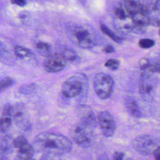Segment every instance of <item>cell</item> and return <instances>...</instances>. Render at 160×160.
Returning <instances> with one entry per match:
<instances>
[{"mask_svg": "<svg viewBox=\"0 0 160 160\" xmlns=\"http://www.w3.org/2000/svg\"><path fill=\"white\" fill-rule=\"evenodd\" d=\"M33 147L38 151L51 152L63 156L71 151L72 144L71 141L62 134L42 132L34 138Z\"/></svg>", "mask_w": 160, "mask_h": 160, "instance_id": "obj_1", "label": "cell"}, {"mask_svg": "<svg viewBox=\"0 0 160 160\" xmlns=\"http://www.w3.org/2000/svg\"><path fill=\"white\" fill-rule=\"evenodd\" d=\"M85 75L78 73L66 79L61 86V92L66 98H75L84 91L87 83Z\"/></svg>", "mask_w": 160, "mask_h": 160, "instance_id": "obj_2", "label": "cell"}, {"mask_svg": "<svg viewBox=\"0 0 160 160\" xmlns=\"http://www.w3.org/2000/svg\"><path fill=\"white\" fill-rule=\"evenodd\" d=\"M68 34L72 42L81 48L90 49L96 45L94 38L92 34L82 26H71L68 29Z\"/></svg>", "mask_w": 160, "mask_h": 160, "instance_id": "obj_3", "label": "cell"}, {"mask_svg": "<svg viewBox=\"0 0 160 160\" xmlns=\"http://www.w3.org/2000/svg\"><path fill=\"white\" fill-rule=\"evenodd\" d=\"M132 146L138 153L148 156L153 154L160 146V141L156 137L149 134H141L132 141Z\"/></svg>", "mask_w": 160, "mask_h": 160, "instance_id": "obj_4", "label": "cell"}, {"mask_svg": "<svg viewBox=\"0 0 160 160\" xmlns=\"http://www.w3.org/2000/svg\"><path fill=\"white\" fill-rule=\"evenodd\" d=\"M114 82L111 76L104 72H99L94 78L93 86L96 95L102 99L109 98L112 93Z\"/></svg>", "mask_w": 160, "mask_h": 160, "instance_id": "obj_5", "label": "cell"}, {"mask_svg": "<svg viewBox=\"0 0 160 160\" xmlns=\"http://www.w3.org/2000/svg\"><path fill=\"white\" fill-rule=\"evenodd\" d=\"M158 80L153 72H142L139 83V92L146 101H152L155 94Z\"/></svg>", "mask_w": 160, "mask_h": 160, "instance_id": "obj_6", "label": "cell"}, {"mask_svg": "<svg viewBox=\"0 0 160 160\" xmlns=\"http://www.w3.org/2000/svg\"><path fill=\"white\" fill-rule=\"evenodd\" d=\"M91 129L81 122L74 124L71 129L70 134L74 142L82 148H88L92 144Z\"/></svg>", "mask_w": 160, "mask_h": 160, "instance_id": "obj_7", "label": "cell"}, {"mask_svg": "<svg viewBox=\"0 0 160 160\" xmlns=\"http://www.w3.org/2000/svg\"><path fill=\"white\" fill-rule=\"evenodd\" d=\"M97 120L104 136L109 138L113 136L116 129V124L114 118L108 111L100 112L98 114Z\"/></svg>", "mask_w": 160, "mask_h": 160, "instance_id": "obj_8", "label": "cell"}, {"mask_svg": "<svg viewBox=\"0 0 160 160\" xmlns=\"http://www.w3.org/2000/svg\"><path fill=\"white\" fill-rule=\"evenodd\" d=\"M67 60L62 53H51L44 62V68L48 72H58L62 71L66 65Z\"/></svg>", "mask_w": 160, "mask_h": 160, "instance_id": "obj_9", "label": "cell"}, {"mask_svg": "<svg viewBox=\"0 0 160 160\" xmlns=\"http://www.w3.org/2000/svg\"><path fill=\"white\" fill-rule=\"evenodd\" d=\"M12 117L16 124L24 131L29 130L31 125L26 108L22 104H16L12 108Z\"/></svg>", "mask_w": 160, "mask_h": 160, "instance_id": "obj_10", "label": "cell"}, {"mask_svg": "<svg viewBox=\"0 0 160 160\" xmlns=\"http://www.w3.org/2000/svg\"><path fill=\"white\" fill-rule=\"evenodd\" d=\"M77 114L80 122L91 129L96 128L97 121L95 114L91 107L86 104H81L77 107Z\"/></svg>", "mask_w": 160, "mask_h": 160, "instance_id": "obj_11", "label": "cell"}, {"mask_svg": "<svg viewBox=\"0 0 160 160\" xmlns=\"http://www.w3.org/2000/svg\"><path fill=\"white\" fill-rule=\"evenodd\" d=\"M124 103L128 112L131 116L136 118H141L142 117L141 111L134 98L131 96H126L124 98Z\"/></svg>", "mask_w": 160, "mask_h": 160, "instance_id": "obj_12", "label": "cell"}, {"mask_svg": "<svg viewBox=\"0 0 160 160\" xmlns=\"http://www.w3.org/2000/svg\"><path fill=\"white\" fill-rule=\"evenodd\" d=\"M12 108L9 104H6L3 108L0 125L1 132H6L11 126Z\"/></svg>", "mask_w": 160, "mask_h": 160, "instance_id": "obj_13", "label": "cell"}, {"mask_svg": "<svg viewBox=\"0 0 160 160\" xmlns=\"http://www.w3.org/2000/svg\"><path fill=\"white\" fill-rule=\"evenodd\" d=\"M34 151V147L28 142L18 149L17 158L21 160H31L33 157Z\"/></svg>", "mask_w": 160, "mask_h": 160, "instance_id": "obj_14", "label": "cell"}, {"mask_svg": "<svg viewBox=\"0 0 160 160\" xmlns=\"http://www.w3.org/2000/svg\"><path fill=\"white\" fill-rule=\"evenodd\" d=\"M13 146V140L11 139L9 136H5L1 139V154H9L11 151Z\"/></svg>", "mask_w": 160, "mask_h": 160, "instance_id": "obj_15", "label": "cell"}, {"mask_svg": "<svg viewBox=\"0 0 160 160\" xmlns=\"http://www.w3.org/2000/svg\"><path fill=\"white\" fill-rule=\"evenodd\" d=\"M36 48L38 52L43 56L47 57L51 54V46L47 42L39 41L36 43Z\"/></svg>", "mask_w": 160, "mask_h": 160, "instance_id": "obj_16", "label": "cell"}, {"mask_svg": "<svg viewBox=\"0 0 160 160\" xmlns=\"http://www.w3.org/2000/svg\"><path fill=\"white\" fill-rule=\"evenodd\" d=\"M14 51L16 56L21 59L29 58L32 55V52L29 49L19 46H16L14 48Z\"/></svg>", "mask_w": 160, "mask_h": 160, "instance_id": "obj_17", "label": "cell"}, {"mask_svg": "<svg viewBox=\"0 0 160 160\" xmlns=\"http://www.w3.org/2000/svg\"><path fill=\"white\" fill-rule=\"evenodd\" d=\"M100 28H101V31L104 34H105L106 36H108L109 38L112 39L114 41H115L118 43H121L122 42V39L121 38L118 36L117 35H116V34L114 33L111 30H110V29H109L106 25H104L103 24H101Z\"/></svg>", "mask_w": 160, "mask_h": 160, "instance_id": "obj_18", "label": "cell"}, {"mask_svg": "<svg viewBox=\"0 0 160 160\" xmlns=\"http://www.w3.org/2000/svg\"><path fill=\"white\" fill-rule=\"evenodd\" d=\"M65 56L67 61L71 62H77L79 61V57L77 54L71 49H64L62 52Z\"/></svg>", "mask_w": 160, "mask_h": 160, "instance_id": "obj_19", "label": "cell"}, {"mask_svg": "<svg viewBox=\"0 0 160 160\" xmlns=\"http://www.w3.org/2000/svg\"><path fill=\"white\" fill-rule=\"evenodd\" d=\"M62 156L51 152H44L41 155L40 160H62Z\"/></svg>", "mask_w": 160, "mask_h": 160, "instance_id": "obj_20", "label": "cell"}, {"mask_svg": "<svg viewBox=\"0 0 160 160\" xmlns=\"http://www.w3.org/2000/svg\"><path fill=\"white\" fill-rule=\"evenodd\" d=\"M14 83V80L10 77H4L1 79L0 82V88L1 91L8 88Z\"/></svg>", "mask_w": 160, "mask_h": 160, "instance_id": "obj_21", "label": "cell"}, {"mask_svg": "<svg viewBox=\"0 0 160 160\" xmlns=\"http://www.w3.org/2000/svg\"><path fill=\"white\" fill-rule=\"evenodd\" d=\"M26 143H28V141H27L26 138L24 136H22V135L18 136L14 139H13L14 148H16L18 149H19L23 145L26 144Z\"/></svg>", "mask_w": 160, "mask_h": 160, "instance_id": "obj_22", "label": "cell"}, {"mask_svg": "<svg viewBox=\"0 0 160 160\" xmlns=\"http://www.w3.org/2000/svg\"><path fill=\"white\" fill-rule=\"evenodd\" d=\"M155 44L154 40L151 39H142L139 41V46L143 49H148L152 48Z\"/></svg>", "mask_w": 160, "mask_h": 160, "instance_id": "obj_23", "label": "cell"}, {"mask_svg": "<svg viewBox=\"0 0 160 160\" xmlns=\"http://www.w3.org/2000/svg\"><path fill=\"white\" fill-rule=\"evenodd\" d=\"M104 65L108 68L115 71L117 70L119 66V61L116 59H110L105 62Z\"/></svg>", "mask_w": 160, "mask_h": 160, "instance_id": "obj_24", "label": "cell"}, {"mask_svg": "<svg viewBox=\"0 0 160 160\" xmlns=\"http://www.w3.org/2000/svg\"><path fill=\"white\" fill-rule=\"evenodd\" d=\"M36 86L34 84H24L19 88V92L22 94H29L35 89Z\"/></svg>", "mask_w": 160, "mask_h": 160, "instance_id": "obj_25", "label": "cell"}, {"mask_svg": "<svg viewBox=\"0 0 160 160\" xmlns=\"http://www.w3.org/2000/svg\"><path fill=\"white\" fill-rule=\"evenodd\" d=\"M124 156L125 154L123 152L116 151L114 152L112 156V160H123Z\"/></svg>", "mask_w": 160, "mask_h": 160, "instance_id": "obj_26", "label": "cell"}, {"mask_svg": "<svg viewBox=\"0 0 160 160\" xmlns=\"http://www.w3.org/2000/svg\"><path fill=\"white\" fill-rule=\"evenodd\" d=\"M11 1L12 4L19 6H24L26 3V0H11Z\"/></svg>", "mask_w": 160, "mask_h": 160, "instance_id": "obj_27", "label": "cell"}, {"mask_svg": "<svg viewBox=\"0 0 160 160\" xmlns=\"http://www.w3.org/2000/svg\"><path fill=\"white\" fill-rule=\"evenodd\" d=\"M103 51L106 53H111L115 51V49L113 46L111 45H107L103 49Z\"/></svg>", "mask_w": 160, "mask_h": 160, "instance_id": "obj_28", "label": "cell"}, {"mask_svg": "<svg viewBox=\"0 0 160 160\" xmlns=\"http://www.w3.org/2000/svg\"><path fill=\"white\" fill-rule=\"evenodd\" d=\"M97 160H110V159L106 153H102L98 156Z\"/></svg>", "mask_w": 160, "mask_h": 160, "instance_id": "obj_29", "label": "cell"}, {"mask_svg": "<svg viewBox=\"0 0 160 160\" xmlns=\"http://www.w3.org/2000/svg\"><path fill=\"white\" fill-rule=\"evenodd\" d=\"M153 156L155 160H160V146L154 152Z\"/></svg>", "mask_w": 160, "mask_h": 160, "instance_id": "obj_30", "label": "cell"}, {"mask_svg": "<svg viewBox=\"0 0 160 160\" xmlns=\"http://www.w3.org/2000/svg\"><path fill=\"white\" fill-rule=\"evenodd\" d=\"M154 72L160 73V64L155 68V69H154Z\"/></svg>", "mask_w": 160, "mask_h": 160, "instance_id": "obj_31", "label": "cell"}, {"mask_svg": "<svg viewBox=\"0 0 160 160\" xmlns=\"http://www.w3.org/2000/svg\"><path fill=\"white\" fill-rule=\"evenodd\" d=\"M125 160H134V159H132V158H127V159H126Z\"/></svg>", "mask_w": 160, "mask_h": 160, "instance_id": "obj_32", "label": "cell"}, {"mask_svg": "<svg viewBox=\"0 0 160 160\" xmlns=\"http://www.w3.org/2000/svg\"><path fill=\"white\" fill-rule=\"evenodd\" d=\"M16 160H21V159H18V158H17V159H16ZM31 160H33V159H31Z\"/></svg>", "mask_w": 160, "mask_h": 160, "instance_id": "obj_33", "label": "cell"}, {"mask_svg": "<svg viewBox=\"0 0 160 160\" xmlns=\"http://www.w3.org/2000/svg\"><path fill=\"white\" fill-rule=\"evenodd\" d=\"M159 36H160V29H159Z\"/></svg>", "mask_w": 160, "mask_h": 160, "instance_id": "obj_34", "label": "cell"}]
</instances>
